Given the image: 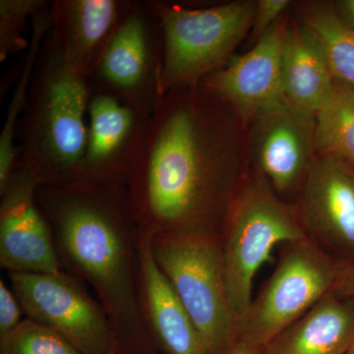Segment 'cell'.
<instances>
[{"mask_svg": "<svg viewBox=\"0 0 354 354\" xmlns=\"http://www.w3.org/2000/svg\"><path fill=\"white\" fill-rule=\"evenodd\" d=\"M251 171L248 124L206 86L160 97L127 181L140 230L218 235Z\"/></svg>", "mask_w": 354, "mask_h": 354, "instance_id": "obj_1", "label": "cell"}, {"mask_svg": "<svg viewBox=\"0 0 354 354\" xmlns=\"http://www.w3.org/2000/svg\"><path fill=\"white\" fill-rule=\"evenodd\" d=\"M37 200L62 269L92 286L113 324L120 354H162L140 306V228L127 187L39 185Z\"/></svg>", "mask_w": 354, "mask_h": 354, "instance_id": "obj_2", "label": "cell"}, {"mask_svg": "<svg viewBox=\"0 0 354 354\" xmlns=\"http://www.w3.org/2000/svg\"><path fill=\"white\" fill-rule=\"evenodd\" d=\"M90 97L88 79L67 66L48 32L17 132L19 165L39 185L76 183L87 146Z\"/></svg>", "mask_w": 354, "mask_h": 354, "instance_id": "obj_3", "label": "cell"}, {"mask_svg": "<svg viewBox=\"0 0 354 354\" xmlns=\"http://www.w3.org/2000/svg\"><path fill=\"white\" fill-rule=\"evenodd\" d=\"M164 43L160 92L199 85L225 66L252 28L256 1L209 7L150 0Z\"/></svg>", "mask_w": 354, "mask_h": 354, "instance_id": "obj_4", "label": "cell"}, {"mask_svg": "<svg viewBox=\"0 0 354 354\" xmlns=\"http://www.w3.org/2000/svg\"><path fill=\"white\" fill-rule=\"evenodd\" d=\"M297 207L251 171L228 211L220 235L228 298L241 322L252 301L253 279L272 249L304 239Z\"/></svg>", "mask_w": 354, "mask_h": 354, "instance_id": "obj_5", "label": "cell"}, {"mask_svg": "<svg viewBox=\"0 0 354 354\" xmlns=\"http://www.w3.org/2000/svg\"><path fill=\"white\" fill-rule=\"evenodd\" d=\"M153 258L201 334L209 354H228L239 342L218 235L152 236Z\"/></svg>", "mask_w": 354, "mask_h": 354, "instance_id": "obj_6", "label": "cell"}, {"mask_svg": "<svg viewBox=\"0 0 354 354\" xmlns=\"http://www.w3.org/2000/svg\"><path fill=\"white\" fill-rule=\"evenodd\" d=\"M279 247L274 271L239 327V342L260 349L334 291L341 265L307 237Z\"/></svg>", "mask_w": 354, "mask_h": 354, "instance_id": "obj_7", "label": "cell"}, {"mask_svg": "<svg viewBox=\"0 0 354 354\" xmlns=\"http://www.w3.org/2000/svg\"><path fill=\"white\" fill-rule=\"evenodd\" d=\"M8 277L27 318L55 330L82 354H120L106 310L80 279L64 270Z\"/></svg>", "mask_w": 354, "mask_h": 354, "instance_id": "obj_8", "label": "cell"}, {"mask_svg": "<svg viewBox=\"0 0 354 354\" xmlns=\"http://www.w3.org/2000/svg\"><path fill=\"white\" fill-rule=\"evenodd\" d=\"M162 28L150 0L133 1L87 78L91 91L153 113L162 97Z\"/></svg>", "mask_w": 354, "mask_h": 354, "instance_id": "obj_9", "label": "cell"}, {"mask_svg": "<svg viewBox=\"0 0 354 354\" xmlns=\"http://www.w3.org/2000/svg\"><path fill=\"white\" fill-rule=\"evenodd\" d=\"M251 171L295 204L315 162L316 115L283 102L248 123Z\"/></svg>", "mask_w": 354, "mask_h": 354, "instance_id": "obj_10", "label": "cell"}, {"mask_svg": "<svg viewBox=\"0 0 354 354\" xmlns=\"http://www.w3.org/2000/svg\"><path fill=\"white\" fill-rule=\"evenodd\" d=\"M153 113L91 91L88 140L75 183L124 186Z\"/></svg>", "mask_w": 354, "mask_h": 354, "instance_id": "obj_11", "label": "cell"}, {"mask_svg": "<svg viewBox=\"0 0 354 354\" xmlns=\"http://www.w3.org/2000/svg\"><path fill=\"white\" fill-rule=\"evenodd\" d=\"M295 205L309 241L339 264L354 262V172L317 156Z\"/></svg>", "mask_w": 354, "mask_h": 354, "instance_id": "obj_12", "label": "cell"}, {"mask_svg": "<svg viewBox=\"0 0 354 354\" xmlns=\"http://www.w3.org/2000/svg\"><path fill=\"white\" fill-rule=\"evenodd\" d=\"M39 186L18 164L0 190V267L8 274H55L64 270L37 200Z\"/></svg>", "mask_w": 354, "mask_h": 354, "instance_id": "obj_13", "label": "cell"}, {"mask_svg": "<svg viewBox=\"0 0 354 354\" xmlns=\"http://www.w3.org/2000/svg\"><path fill=\"white\" fill-rule=\"evenodd\" d=\"M288 20L281 18L250 50L234 55L202 85L227 101L247 124L285 102L281 57Z\"/></svg>", "mask_w": 354, "mask_h": 354, "instance_id": "obj_14", "label": "cell"}, {"mask_svg": "<svg viewBox=\"0 0 354 354\" xmlns=\"http://www.w3.org/2000/svg\"><path fill=\"white\" fill-rule=\"evenodd\" d=\"M129 0H55L48 36L74 73L88 78L130 10Z\"/></svg>", "mask_w": 354, "mask_h": 354, "instance_id": "obj_15", "label": "cell"}, {"mask_svg": "<svg viewBox=\"0 0 354 354\" xmlns=\"http://www.w3.org/2000/svg\"><path fill=\"white\" fill-rule=\"evenodd\" d=\"M140 306L149 334L162 354H209L201 334L152 251V236L140 230Z\"/></svg>", "mask_w": 354, "mask_h": 354, "instance_id": "obj_16", "label": "cell"}, {"mask_svg": "<svg viewBox=\"0 0 354 354\" xmlns=\"http://www.w3.org/2000/svg\"><path fill=\"white\" fill-rule=\"evenodd\" d=\"M285 101L315 114L332 101L335 80L315 35L299 19L288 20L281 57Z\"/></svg>", "mask_w": 354, "mask_h": 354, "instance_id": "obj_17", "label": "cell"}, {"mask_svg": "<svg viewBox=\"0 0 354 354\" xmlns=\"http://www.w3.org/2000/svg\"><path fill=\"white\" fill-rule=\"evenodd\" d=\"M354 346V300L330 292L261 354H346Z\"/></svg>", "mask_w": 354, "mask_h": 354, "instance_id": "obj_18", "label": "cell"}, {"mask_svg": "<svg viewBox=\"0 0 354 354\" xmlns=\"http://www.w3.org/2000/svg\"><path fill=\"white\" fill-rule=\"evenodd\" d=\"M50 26V3L32 16L30 46L22 65L19 81L16 83L14 88L13 95L6 111L3 128L0 134V190L3 189L19 164V150L16 145L18 127L27 102L32 72Z\"/></svg>", "mask_w": 354, "mask_h": 354, "instance_id": "obj_19", "label": "cell"}, {"mask_svg": "<svg viewBox=\"0 0 354 354\" xmlns=\"http://www.w3.org/2000/svg\"><path fill=\"white\" fill-rule=\"evenodd\" d=\"M297 14L322 46L335 80L354 88V32L339 19L333 2H304Z\"/></svg>", "mask_w": 354, "mask_h": 354, "instance_id": "obj_20", "label": "cell"}, {"mask_svg": "<svg viewBox=\"0 0 354 354\" xmlns=\"http://www.w3.org/2000/svg\"><path fill=\"white\" fill-rule=\"evenodd\" d=\"M315 149L354 172V88L346 84L335 81L332 101L317 113Z\"/></svg>", "mask_w": 354, "mask_h": 354, "instance_id": "obj_21", "label": "cell"}, {"mask_svg": "<svg viewBox=\"0 0 354 354\" xmlns=\"http://www.w3.org/2000/svg\"><path fill=\"white\" fill-rule=\"evenodd\" d=\"M0 354H82L64 337L26 318L16 329L0 337Z\"/></svg>", "mask_w": 354, "mask_h": 354, "instance_id": "obj_22", "label": "cell"}, {"mask_svg": "<svg viewBox=\"0 0 354 354\" xmlns=\"http://www.w3.org/2000/svg\"><path fill=\"white\" fill-rule=\"evenodd\" d=\"M48 4L44 0H0V62L29 48L28 23Z\"/></svg>", "mask_w": 354, "mask_h": 354, "instance_id": "obj_23", "label": "cell"}, {"mask_svg": "<svg viewBox=\"0 0 354 354\" xmlns=\"http://www.w3.org/2000/svg\"><path fill=\"white\" fill-rule=\"evenodd\" d=\"M295 6L290 0H258L256 1L255 14L252 28H251V41L255 44L270 29L278 23L283 14L291 6Z\"/></svg>", "mask_w": 354, "mask_h": 354, "instance_id": "obj_24", "label": "cell"}, {"mask_svg": "<svg viewBox=\"0 0 354 354\" xmlns=\"http://www.w3.org/2000/svg\"><path fill=\"white\" fill-rule=\"evenodd\" d=\"M22 308L17 295L12 288H9L3 279L0 281V337H4L20 325L24 319Z\"/></svg>", "mask_w": 354, "mask_h": 354, "instance_id": "obj_25", "label": "cell"}, {"mask_svg": "<svg viewBox=\"0 0 354 354\" xmlns=\"http://www.w3.org/2000/svg\"><path fill=\"white\" fill-rule=\"evenodd\" d=\"M334 292L354 300V262L339 265Z\"/></svg>", "mask_w": 354, "mask_h": 354, "instance_id": "obj_26", "label": "cell"}, {"mask_svg": "<svg viewBox=\"0 0 354 354\" xmlns=\"http://www.w3.org/2000/svg\"><path fill=\"white\" fill-rule=\"evenodd\" d=\"M333 6L339 19L354 32V0H339Z\"/></svg>", "mask_w": 354, "mask_h": 354, "instance_id": "obj_27", "label": "cell"}, {"mask_svg": "<svg viewBox=\"0 0 354 354\" xmlns=\"http://www.w3.org/2000/svg\"><path fill=\"white\" fill-rule=\"evenodd\" d=\"M262 349L250 346L246 342H239L228 354H261Z\"/></svg>", "mask_w": 354, "mask_h": 354, "instance_id": "obj_28", "label": "cell"}, {"mask_svg": "<svg viewBox=\"0 0 354 354\" xmlns=\"http://www.w3.org/2000/svg\"><path fill=\"white\" fill-rule=\"evenodd\" d=\"M346 354H354V346H353V348H351V351H349L348 353Z\"/></svg>", "mask_w": 354, "mask_h": 354, "instance_id": "obj_29", "label": "cell"}]
</instances>
